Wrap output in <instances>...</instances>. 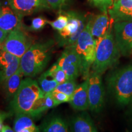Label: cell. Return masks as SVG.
Instances as JSON below:
<instances>
[{"label": "cell", "mask_w": 132, "mask_h": 132, "mask_svg": "<svg viewBox=\"0 0 132 132\" xmlns=\"http://www.w3.org/2000/svg\"><path fill=\"white\" fill-rule=\"evenodd\" d=\"M52 40L33 44L20 59V68L24 77H34L47 67L52 57Z\"/></svg>", "instance_id": "6da1fadb"}, {"label": "cell", "mask_w": 132, "mask_h": 132, "mask_svg": "<svg viewBox=\"0 0 132 132\" xmlns=\"http://www.w3.org/2000/svg\"><path fill=\"white\" fill-rule=\"evenodd\" d=\"M120 52L111 30L97 39L95 60L91 72L103 74L118 62Z\"/></svg>", "instance_id": "7a4b0ae2"}, {"label": "cell", "mask_w": 132, "mask_h": 132, "mask_svg": "<svg viewBox=\"0 0 132 132\" xmlns=\"http://www.w3.org/2000/svg\"><path fill=\"white\" fill-rule=\"evenodd\" d=\"M45 93L41 89L39 83L31 77L23 80L19 89L11 102L14 113L29 115L36 103Z\"/></svg>", "instance_id": "3957f363"}, {"label": "cell", "mask_w": 132, "mask_h": 132, "mask_svg": "<svg viewBox=\"0 0 132 132\" xmlns=\"http://www.w3.org/2000/svg\"><path fill=\"white\" fill-rule=\"evenodd\" d=\"M108 89L118 103L125 106L132 99V65L111 73L106 80Z\"/></svg>", "instance_id": "277c9868"}, {"label": "cell", "mask_w": 132, "mask_h": 132, "mask_svg": "<svg viewBox=\"0 0 132 132\" xmlns=\"http://www.w3.org/2000/svg\"><path fill=\"white\" fill-rule=\"evenodd\" d=\"M96 42L97 39L92 35L87 23L77 42L73 45L76 52L81 59V75L85 80L89 77L92 65L95 60Z\"/></svg>", "instance_id": "5b68a950"}, {"label": "cell", "mask_w": 132, "mask_h": 132, "mask_svg": "<svg viewBox=\"0 0 132 132\" xmlns=\"http://www.w3.org/2000/svg\"><path fill=\"white\" fill-rule=\"evenodd\" d=\"M32 44V39L24 30L23 24L8 33L5 40L0 43L4 50L20 59Z\"/></svg>", "instance_id": "8992f818"}, {"label": "cell", "mask_w": 132, "mask_h": 132, "mask_svg": "<svg viewBox=\"0 0 132 132\" xmlns=\"http://www.w3.org/2000/svg\"><path fill=\"white\" fill-rule=\"evenodd\" d=\"M65 14L69 18L68 23L64 29L59 32L57 41L59 45L66 47L75 44L87 22L85 17L76 12H69Z\"/></svg>", "instance_id": "52a82bcc"}, {"label": "cell", "mask_w": 132, "mask_h": 132, "mask_svg": "<svg viewBox=\"0 0 132 132\" xmlns=\"http://www.w3.org/2000/svg\"><path fill=\"white\" fill-rule=\"evenodd\" d=\"M87 80L89 109L95 113H99L102 111L105 102V89L101 75L90 72Z\"/></svg>", "instance_id": "ba28073f"}, {"label": "cell", "mask_w": 132, "mask_h": 132, "mask_svg": "<svg viewBox=\"0 0 132 132\" xmlns=\"http://www.w3.org/2000/svg\"><path fill=\"white\" fill-rule=\"evenodd\" d=\"M114 36L120 53L127 56L132 52V21H116Z\"/></svg>", "instance_id": "9c48e42d"}, {"label": "cell", "mask_w": 132, "mask_h": 132, "mask_svg": "<svg viewBox=\"0 0 132 132\" xmlns=\"http://www.w3.org/2000/svg\"><path fill=\"white\" fill-rule=\"evenodd\" d=\"M9 6L21 19L26 15L49 9L47 0H7Z\"/></svg>", "instance_id": "30bf717a"}, {"label": "cell", "mask_w": 132, "mask_h": 132, "mask_svg": "<svg viewBox=\"0 0 132 132\" xmlns=\"http://www.w3.org/2000/svg\"><path fill=\"white\" fill-rule=\"evenodd\" d=\"M20 65V58L4 50L0 45V83L4 82Z\"/></svg>", "instance_id": "8fae6325"}, {"label": "cell", "mask_w": 132, "mask_h": 132, "mask_svg": "<svg viewBox=\"0 0 132 132\" xmlns=\"http://www.w3.org/2000/svg\"><path fill=\"white\" fill-rule=\"evenodd\" d=\"M87 23L92 35L95 39L102 37L111 30L108 12H102L100 14L90 16Z\"/></svg>", "instance_id": "7c38bea8"}, {"label": "cell", "mask_w": 132, "mask_h": 132, "mask_svg": "<svg viewBox=\"0 0 132 132\" xmlns=\"http://www.w3.org/2000/svg\"><path fill=\"white\" fill-rule=\"evenodd\" d=\"M71 106L78 111H85L89 109L88 80H85L81 84L78 85L71 97L69 102Z\"/></svg>", "instance_id": "4fadbf2b"}, {"label": "cell", "mask_w": 132, "mask_h": 132, "mask_svg": "<svg viewBox=\"0 0 132 132\" xmlns=\"http://www.w3.org/2000/svg\"><path fill=\"white\" fill-rule=\"evenodd\" d=\"M70 131L97 132V128L93 120L86 112L74 116L69 125Z\"/></svg>", "instance_id": "5bb4252c"}, {"label": "cell", "mask_w": 132, "mask_h": 132, "mask_svg": "<svg viewBox=\"0 0 132 132\" xmlns=\"http://www.w3.org/2000/svg\"><path fill=\"white\" fill-rule=\"evenodd\" d=\"M21 20L11 7L4 6L0 9V29L7 32L22 24Z\"/></svg>", "instance_id": "9a60e30c"}, {"label": "cell", "mask_w": 132, "mask_h": 132, "mask_svg": "<svg viewBox=\"0 0 132 132\" xmlns=\"http://www.w3.org/2000/svg\"><path fill=\"white\" fill-rule=\"evenodd\" d=\"M24 73L20 67L4 82V92L8 100H12L23 81Z\"/></svg>", "instance_id": "2e32d148"}, {"label": "cell", "mask_w": 132, "mask_h": 132, "mask_svg": "<svg viewBox=\"0 0 132 132\" xmlns=\"http://www.w3.org/2000/svg\"><path fill=\"white\" fill-rule=\"evenodd\" d=\"M14 122L15 132H37L40 128L34 123L32 118L26 114H16Z\"/></svg>", "instance_id": "e0dca14e"}, {"label": "cell", "mask_w": 132, "mask_h": 132, "mask_svg": "<svg viewBox=\"0 0 132 132\" xmlns=\"http://www.w3.org/2000/svg\"><path fill=\"white\" fill-rule=\"evenodd\" d=\"M132 12V0H116L108 14L113 20L119 21Z\"/></svg>", "instance_id": "ac0fdd59"}, {"label": "cell", "mask_w": 132, "mask_h": 132, "mask_svg": "<svg viewBox=\"0 0 132 132\" xmlns=\"http://www.w3.org/2000/svg\"><path fill=\"white\" fill-rule=\"evenodd\" d=\"M58 105L53 97L52 96V92L46 93L44 96L38 100L35 106L34 107L29 116H30L32 118H38L48 110L58 106Z\"/></svg>", "instance_id": "d6986e66"}, {"label": "cell", "mask_w": 132, "mask_h": 132, "mask_svg": "<svg viewBox=\"0 0 132 132\" xmlns=\"http://www.w3.org/2000/svg\"><path fill=\"white\" fill-rule=\"evenodd\" d=\"M40 131L45 132H66L69 131V124L59 116L53 117L39 127Z\"/></svg>", "instance_id": "ffe728a7"}, {"label": "cell", "mask_w": 132, "mask_h": 132, "mask_svg": "<svg viewBox=\"0 0 132 132\" xmlns=\"http://www.w3.org/2000/svg\"><path fill=\"white\" fill-rule=\"evenodd\" d=\"M57 63L65 72L68 80H75L81 75V68L77 64L65 60L60 57L57 61Z\"/></svg>", "instance_id": "44dd1931"}, {"label": "cell", "mask_w": 132, "mask_h": 132, "mask_svg": "<svg viewBox=\"0 0 132 132\" xmlns=\"http://www.w3.org/2000/svg\"><path fill=\"white\" fill-rule=\"evenodd\" d=\"M38 83L44 93H50L55 89L58 82L50 75L48 71L44 72L38 79Z\"/></svg>", "instance_id": "7402d4cb"}, {"label": "cell", "mask_w": 132, "mask_h": 132, "mask_svg": "<svg viewBox=\"0 0 132 132\" xmlns=\"http://www.w3.org/2000/svg\"><path fill=\"white\" fill-rule=\"evenodd\" d=\"M47 71L50 75L58 82L59 85L68 80L63 69L59 66L57 62L54 63Z\"/></svg>", "instance_id": "603a6c76"}, {"label": "cell", "mask_w": 132, "mask_h": 132, "mask_svg": "<svg viewBox=\"0 0 132 132\" xmlns=\"http://www.w3.org/2000/svg\"><path fill=\"white\" fill-rule=\"evenodd\" d=\"M78 85L74 80H67L65 82L59 84L57 86L54 90L61 92L69 96L72 97L75 90L77 89Z\"/></svg>", "instance_id": "cb8c5ba5"}, {"label": "cell", "mask_w": 132, "mask_h": 132, "mask_svg": "<svg viewBox=\"0 0 132 132\" xmlns=\"http://www.w3.org/2000/svg\"><path fill=\"white\" fill-rule=\"evenodd\" d=\"M69 21L68 16L66 15L65 13L62 14L61 13L55 20L53 21H48V23L50 24L53 28L56 30L59 31H62L64 29Z\"/></svg>", "instance_id": "d4e9b609"}, {"label": "cell", "mask_w": 132, "mask_h": 132, "mask_svg": "<svg viewBox=\"0 0 132 132\" xmlns=\"http://www.w3.org/2000/svg\"><path fill=\"white\" fill-rule=\"evenodd\" d=\"M116 0H90L91 4L98 9L102 12H108Z\"/></svg>", "instance_id": "484cf974"}, {"label": "cell", "mask_w": 132, "mask_h": 132, "mask_svg": "<svg viewBox=\"0 0 132 132\" xmlns=\"http://www.w3.org/2000/svg\"><path fill=\"white\" fill-rule=\"evenodd\" d=\"M48 21L45 18L42 16H39V17L34 18L32 19L31 21V24L28 28L29 31H39L42 30V29L45 27V26L47 23H48Z\"/></svg>", "instance_id": "4316f807"}, {"label": "cell", "mask_w": 132, "mask_h": 132, "mask_svg": "<svg viewBox=\"0 0 132 132\" xmlns=\"http://www.w3.org/2000/svg\"><path fill=\"white\" fill-rule=\"evenodd\" d=\"M52 95L58 105H60L62 103H65V102H69L71 98V97L69 96L68 95L65 94L63 92L56 91V90H53L52 92Z\"/></svg>", "instance_id": "83f0119b"}, {"label": "cell", "mask_w": 132, "mask_h": 132, "mask_svg": "<svg viewBox=\"0 0 132 132\" xmlns=\"http://www.w3.org/2000/svg\"><path fill=\"white\" fill-rule=\"evenodd\" d=\"M51 8L54 10H61L67 4L68 0H47Z\"/></svg>", "instance_id": "f1b7e54d"}, {"label": "cell", "mask_w": 132, "mask_h": 132, "mask_svg": "<svg viewBox=\"0 0 132 132\" xmlns=\"http://www.w3.org/2000/svg\"><path fill=\"white\" fill-rule=\"evenodd\" d=\"M11 114H12L11 113L0 111V131H1V128H2L3 125V122H4V121L6 119L11 116Z\"/></svg>", "instance_id": "f546056e"}, {"label": "cell", "mask_w": 132, "mask_h": 132, "mask_svg": "<svg viewBox=\"0 0 132 132\" xmlns=\"http://www.w3.org/2000/svg\"><path fill=\"white\" fill-rule=\"evenodd\" d=\"M8 35V32L0 29V43H2Z\"/></svg>", "instance_id": "4dcf8cb0"}, {"label": "cell", "mask_w": 132, "mask_h": 132, "mask_svg": "<svg viewBox=\"0 0 132 132\" xmlns=\"http://www.w3.org/2000/svg\"><path fill=\"white\" fill-rule=\"evenodd\" d=\"M1 132H14V130L7 125H3L1 128Z\"/></svg>", "instance_id": "1f68e13d"}, {"label": "cell", "mask_w": 132, "mask_h": 132, "mask_svg": "<svg viewBox=\"0 0 132 132\" xmlns=\"http://www.w3.org/2000/svg\"><path fill=\"white\" fill-rule=\"evenodd\" d=\"M119 21H132V12L127 15L123 16V17Z\"/></svg>", "instance_id": "d6a6232c"}, {"label": "cell", "mask_w": 132, "mask_h": 132, "mask_svg": "<svg viewBox=\"0 0 132 132\" xmlns=\"http://www.w3.org/2000/svg\"><path fill=\"white\" fill-rule=\"evenodd\" d=\"M131 106H132V99H131Z\"/></svg>", "instance_id": "836d02e7"}]
</instances>
